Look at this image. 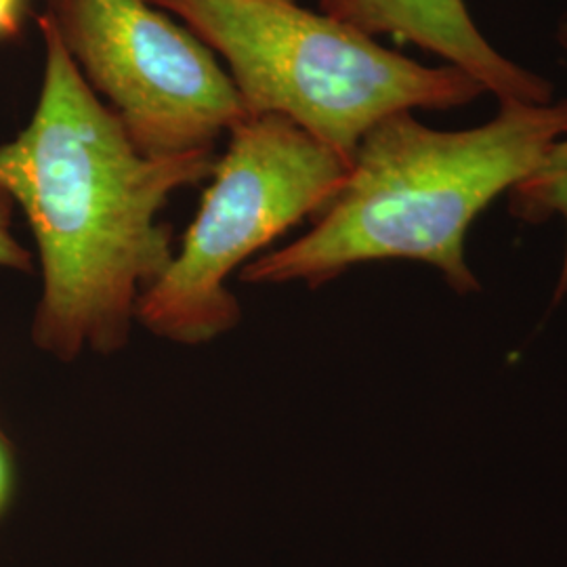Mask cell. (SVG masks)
<instances>
[{
	"label": "cell",
	"instance_id": "5",
	"mask_svg": "<svg viewBox=\"0 0 567 567\" xmlns=\"http://www.w3.org/2000/svg\"><path fill=\"white\" fill-rule=\"evenodd\" d=\"M89 86L150 156L213 150L246 116L213 51L152 0H44Z\"/></svg>",
	"mask_w": 567,
	"mask_h": 567
},
{
	"label": "cell",
	"instance_id": "2",
	"mask_svg": "<svg viewBox=\"0 0 567 567\" xmlns=\"http://www.w3.org/2000/svg\"><path fill=\"white\" fill-rule=\"evenodd\" d=\"M567 137V100L501 102L492 121L437 131L398 112L365 133L337 198L309 234L244 265L243 282L320 286L353 265L410 259L477 290L468 227Z\"/></svg>",
	"mask_w": 567,
	"mask_h": 567
},
{
	"label": "cell",
	"instance_id": "9",
	"mask_svg": "<svg viewBox=\"0 0 567 567\" xmlns=\"http://www.w3.org/2000/svg\"><path fill=\"white\" fill-rule=\"evenodd\" d=\"M25 16V0H0V39L18 34Z\"/></svg>",
	"mask_w": 567,
	"mask_h": 567
},
{
	"label": "cell",
	"instance_id": "3",
	"mask_svg": "<svg viewBox=\"0 0 567 567\" xmlns=\"http://www.w3.org/2000/svg\"><path fill=\"white\" fill-rule=\"evenodd\" d=\"M152 2L227 61L246 116H282L349 161L398 112L461 107L486 93L454 65H423L295 0Z\"/></svg>",
	"mask_w": 567,
	"mask_h": 567
},
{
	"label": "cell",
	"instance_id": "1",
	"mask_svg": "<svg viewBox=\"0 0 567 567\" xmlns=\"http://www.w3.org/2000/svg\"><path fill=\"white\" fill-rule=\"evenodd\" d=\"M41 97L0 147V189L20 204L39 246L42 297L32 337L74 360L121 349L143 290L175 252L158 213L173 192L213 175V150L150 156L84 81L47 16Z\"/></svg>",
	"mask_w": 567,
	"mask_h": 567
},
{
	"label": "cell",
	"instance_id": "10",
	"mask_svg": "<svg viewBox=\"0 0 567 567\" xmlns=\"http://www.w3.org/2000/svg\"><path fill=\"white\" fill-rule=\"evenodd\" d=\"M9 498H11V465H9L4 444L0 440V515L9 505Z\"/></svg>",
	"mask_w": 567,
	"mask_h": 567
},
{
	"label": "cell",
	"instance_id": "11",
	"mask_svg": "<svg viewBox=\"0 0 567 567\" xmlns=\"http://www.w3.org/2000/svg\"><path fill=\"white\" fill-rule=\"evenodd\" d=\"M559 41L564 47H567V18L561 21V25H559Z\"/></svg>",
	"mask_w": 567,
	"mask_h": 567
},
{
	"label": "cell",
	"instance_id": "7",
	"mask_svg": "<svg viewBox=\"0 0 567 567\" xmlns=\"http://www.w3.org/2000/svg\"><path fill=\"white\" fill-rule=\"evenodd\" d=\"M508 206L527 224L559 217L566 225V255L555 299L567 297V137L550 145L540 164L508 192Z\"/></svg>",
	"mask_w": 567,
	"mask_h": 567
},
{
	"label": "cell",
	"instance_id": "6",
	"mask_svg": "<svg viewBox=\"0 0 567 567\" xmlns=\"http://www.w3.org/2000/svg\"><path fill=\"white\" fill-rule=\"evenodd\" d=\"M326 16L368 37L412 42L463 70L501 102H553V84L505 58L471 18L465 0H320Z\"/></svg>",
	"mask_w": 567,
	"mask_h": 567
},
{
	"label": "cell",
	"instance_id": "8",
	"mask_svg": "<svg viewBox=\"0 0 567 567\" xmlns=\"http://www.w3.org/2000/svg\"><path fill=\"white\" fill-rule=\"evenodd\" d=\"M11 219L13 200L4 189H0V267L32 271V255L16 240L11 231Z\"/></svg>",
	"mask_w": 567,
	"mask_h": 567
},
{
	"label": "cell",
	"instance_id": "4",
	"mask_svg": "<svg viewBox=\"0 0 567 567\" xmlns=\"http://www.w3.org/2000/svg\"><path fill=\"white\" fill-rule=\"evenodd\" d=\"M229 133L179 255L137 301L140 322L175 343H206L234 328L240 307L227 276L292 225L324 213L351 168L282 116H248Z\"/></svg>",
	"mask_w": 567,
	"mask_h": 567
}]
</instances>
